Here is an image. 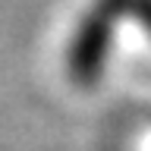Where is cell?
Returning a JSON list of instances; mask_svg holds the SVG:
<instances>
[{"instance_id":"1","label":"cell","mask_w":151,"mask_h":151,"mask_svg":"<svg viewBox=\"0 0 151 151\" xmlns=\"http://www.w3.org/2000/svg\"><path fill=\"white\" fill-rule=\"evenodd\" d=\"M110 151H151V113L123 120L113 132Z\"/></svg>"}]
</instances>
